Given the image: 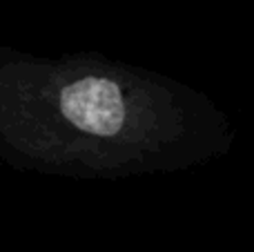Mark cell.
I'll use <instances>...</instances> for the list:
<instances>
[{"instance_id":"1","label":"cell","mask_w":254,"mask_h":252,"mask_svg":"<svg viewBox=\"0 0 254 252\" xmlns=\"http://www.w3.org/2000/svg\"><path fill=\"white\" fill-rule=\"evenodd\" d=\"M237 129L196 87L103 54L0 45V165L76 181L174 174L230 152Z\"/></svg>"}]
</instances>
